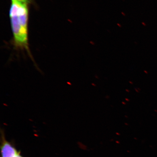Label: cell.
<instances>
[{"mask_svg": "<svg viewBox=\"0 0 157 157\" xmlns=\"http://www.w3.org/2000/svg\"><path fill=\"white\" fill-rule=\"evenodd\" d=\"M1 146V157H13L19 152L11 144L6 140L3 135L2 137Z\"/></svg>", "mask_w": 157, "mask_h": 157, "instance_id": "7a4b0ae2", "label": "cell"}, {"mask_svg": "<svg viewBox=\"0 0 157 157\" xmlns=\"http://www.w3.org/2000/svg\"><path fill=\"white\" fill-rule=\"evenodd\" d=\"M9 17L15 47L26 51L30 54L28 42V5L11 1Z\"/></svg>", "mask_w": 157, "mask_h": 157, "instance_id": "6da1fadb", "label": "cell"}, {"mask_svg": "<svg viewBox=\"0 0 157 157\" xmlns=\"http://www.w3.org/2000/svg\"><path fill=\"white\" fill-rule=\"evenodd\" d=\"M13 157H23L20 154V152H19L17 154L15 155Z\"/></svg>", "mask_w": 157, "mask_h": 157, "instance_id": "277c9868", "label": "cell"}, {"mask_svg": "<svg viewBox=\"0 0 157 157\" xmlns=\"http://www.w3.org/2000/svg\"><path fill=\"white\" fill-rule=\"evenodd\" d=\"M11 1H13L18 2L26 4L29 5V4L32 2L33 0H11Z\"/></svg>", "mask_w": 157, "mask_h": 157, "instance_id": "3957f363", "label": "cell"}]
</instances>
